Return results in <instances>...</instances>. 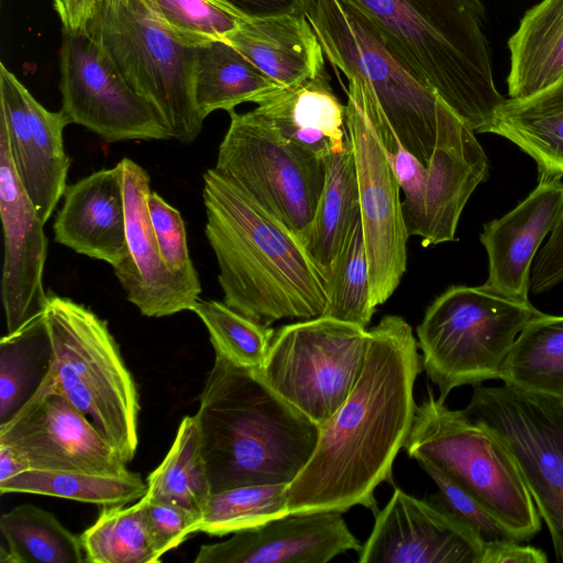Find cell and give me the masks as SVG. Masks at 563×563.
Returning a JSON list of instances; mask_svg holds the SVG:
<instances>
[{"label":"cell","instance_id":"cell-1","mask_svg":"<svg viewBox=\"0 0 563 563\" xmlns=\"http://www.w3.org/2000/svg\"><path fill=\"white\" fill-rule=\"evenodd\" d=\"M422 363L410 324L386 314L369 329L361 375L321 427L316 448L288 487V512H378L375 489L393 482V465L409 435L413 386Z\"/></svg>","mask_w":563,"mask_h":563},{"label":"cell","instance_id":"cell-2","mask_svg":"<svg viewBox=\"0 0 563 563\" xmlns=\"http://www.w3.org/2000/svg\"><path fill=\"white\" fill-rule=\"evenodd\" d=\"M202 177L224 303L265 325L322 316L325 283L299 236L213 167Z\"/></svg>","mask_w":563,"mask_h":563},{"label":"cell","instance_id":"cell-3","mask_svg":"<svg viewBox=\"0 0 563 563\" xmlns=\"http://www.w3.org/2000/svg\"><path fill=\"white\" fill-rule=\"evenodd\" d=\"M214 354L195 415L211 493L290 484L316 448L319 426L256 369Z\"/></svg>","mask_w":563,"mask_h":563},{"label":"cell","instance_id":"cell-4","mask_svg":"<svg viewBox=\"0 0 563 563\" xmlns=\"http://www.w3.org/2000/svg\"><path fill=\"white\" fill-rule=\"evenodd\" d=\"M476 133L505 101L494 80L481 0H347Z\"/></svg>","mask_w":563,"mask_h":563},{"label":"cell","instance_id":"cell-5","mask_svg":"<svg viewBox=\"0 0 563 563\" xmlns=\"http://www.w3.org/2000/svg\"><path fill=\"white\" fill-rule=\"evenodd\" d=\"M44 322L51 358L41 383L81 410L128 464L139 444L140 401L108 322L82 303L54 292L47 294Z\"/></svg>","mask_w":563,"mask_h":563},{"label":"cell","instance_id":"cell-6","mask_svg":"<svg viewBox=\"0 0 563 563\" xmlns=\"http://www.w3.org/2000/svg\"><path fill=\"white\" fill-rule=\"evenodd\" d=\"M307 19L330 64L364 87L399 142L426 165L448 104L347 0H312Z\"/></svg>","mask_w":563,"mask_h":563},{"label":"cell","instance_id":"cell-7","mask_svg":"<svg viewBox=\"0 0 563 563\" xmlns=\"http://www.w3.org/2000/svg\"><path fill=\"white\" fill-rule=\"evenodd\" d=\"M404 449L473 497L518 541L539 532L541 517L511 454L462 410L435 398L431 388L416 407Z\"/></svg>","mask_w":563,"mask_h":563},{"label":"cell","instance_id":"cell-8","mask_svg":"<svg viewBox=\"0 0 563 563\" xmlns=\"http://www.w3.org/2000/svg\"><path fill=\"white\" fill-rule=\"evenodd\" d=\"M85 31L152 104L170 139L198 137L205 121L195 98L198 46L173 35L142 0L97 2Z\"/></svg>","mask_w":563,"mask_h":563},{"label":"cell","instance_id":"cell-9","mask_svg":"<svg viewBox=\"0 0 563 563\" xmlns=\"http://www.w3.org/2000/svg\"><path fill=\"white\" fill-rule=\"evenodd\" d=\"M542 312L482 286H451L427 308L417 327L422 368L441 400L456 387L500 379L521 330Z\"/></svg>","mask_w":563,"mask_h":563},{"label":"cell","instance_id":"cell-10","mask_svg":"<svg viewBox=\"0 0 563 563\" xmlns=\"http://www.w3.org/2000/svg\"><path fill=\"white\" fill-rule=\"evenodd\" d=\"M369 330L320 316L275 331L262 368L264 382L321 427L356 384L366 357Z\"/></svg>","mask_w":563,"mask_h":563},{"label":"cell","instance_id":"cell-11","mask_svg":"<svg viewBox=\"0 0 563 563\" xmlns=\"http://www.w3.org/2000/svg\"><path fill=\"white\" fill-rule=\"evenodd\" d=\"M229 114L213 168L300 236L323 189L324 159L284 137L254 109Z\"/></svg>","mask_w":563,"mask_h":563},{"label":"cell","instance_id":"cell-12","mask_svg":"<svg viewBox=\"0 0 563 563\" xmlns=\"http://www.w3.org/2000/svg\"><path fill=\"white\" fill-rule=\"evenodd\" d=\"M462 411L511 454L563 563V399L475 385Z\"/></svg>","mask_w":563,"mask_h":563},{"label":"cell","instance_id":"cell-13","mask_svg":"<svg viewBox=\"0 0 563 563\" xmlns=\"http://www.w3.org/2000/svg\"><path fill=\"white\" fill-rule=\"evenodd\" d=\"M59 73L60 110L69 123L108 143L170 139L152 104L86 31L63 30Z\"/></svg>","mask_w":563,"mask_h":563},{"label":"cell","instance_id":"cell-14","mask_svg":"<svg viewBox=\"0 0 563 563\" xmlns=\"http://www.w3.org/2000/svg\"><path fill=\"white\" fill-rule=\"evenodd\" d=\"M345 126L355 158L371 298L377 308L393 296L406 272L409 235L398 180L358 96L351 88Z\"/></svg>","mask_w":563,"mask_h":563},{"label":"cell","instance_id":"cell-15","mask_svg":"<svg viewBox=\"0 0 563 563\" xmlns=\"http://www.w3.org/2000/svg\"><path fill=\"white\" fill-rule=\"evenodd\" d=\"M487 175L488 159L475 132L445 106L431 156L401 200L408 235L420 236L422 246L455 241L461 213Z\"/></svg>","mask_w":563,"mask_h":563},{"label":"cell","instance_id":"cell-16","mask_svg":"<svg viewBox=\"0 0 563 563\" xmlns=\"http://www.w3.org/2000/svg\"><path fill=\"white\" fill-rule=\"evenodd\" d=\"M0 443L11 446L30 470L95 474L129 471L88 417L44 383L0 424Z\"/></svg>","mask_w":563,"mask_h":563},{"label":"cell","instance_id":"cell-17","mask_svg":"<svg viewBox=\"0 0 563 563\" xmlns=\"http://www.w3.org/2000/svg\"><path fill=\"white\" fill-rule=\"evenodd\" d=\"M68 124L62 110H47L0 63V125L20 183L44 223L67 188L70 161L63 133Z\"/></svg>","mask_w":563,"mask_h":563},{"label":"cell","instance_id":"cell-18","mask_svg":"<svg viewBox=\"0 0 563 563\" xmlns=\"http://www.w3.org/2000/svg\"><path fill=\"white\" fill-rule=\"evenodd\" d=\"M360 563H481L485 541L439 503L395 487L378 510Z\"/></svg>","mask_w":563,"mask_h":563},{"label":"cell","instance_id":"cell-19","mask_svg":"<svg viewBox=\"0 0 563 563\" xmlns=\"http://www.w3.org/2000/svg\"><path fill=\"white\" fill-rule=\"evenodd\" d=\"M0 217L4 261L2 305L8 334L19 332L44 314L43 286L47 255L44 222L15 173L4 129L0 125Z\"/></svg>","mask_w":563,"mask_h":563},{"label":"cell","instance_id":"cell-20","mask_svg":"<svg viewBox=\"0 0 563 563\" xmlns=\"http://www.w3.org/2000/svg\"><path fill=\"white\" fill-rule=\"evenodd\" d=\"M118 165L123 179L129 256L113 273L128 301L150 318L191 311L201 292L175 276L161 257L147 207L152 192L148 173L128 157Z\"/></svg>","mask_w":563,"mask_h":563},{"label":"cell","instance_id":"cell-21","mask_svg":"<svg viewBox=\"0 0 563 563\" xmlns=\"http://www.w3.org/2000/svg\"><path fill=\"white\" fill-rule=\"evenodd\" d=\"M363 544L342 512L288 514L234 532L225 541L202 544L195 563H327Z\"/></svg>","mask_w":563,"mask_h":563},{"label":"cell","instance_id":"cell-22","mask_svg":"<svg viewBox=\"0 0 563 563\" xmlns=\"http://www.w3.org/2000/svg\"><path fill=\"white\" fill-rule=\"evenodd\" d=\"M563 206V181L539 177L538 186L501 218L483 225L479 240L488 256V291L529 302L530 274L544 238Z\"/></svg>","mask_w":563,"mask_h":563},{"label":"cell","instance_id":"cell-23","mask_svg":"<svg viewBox=\"0 0 563 563\" xmlns=\"http://www.w3.org/2000/svg\"><path fill=\"white\" fill-rule=\"evenodd\" d=\"M53 232L55 242L118 267L129 256L122 172L117 164L67 186Z\"/></svg>","mask_w":563,"mask_h":563},{"label":"cell","instance_id":"cell-24","mask_svg":"<svg viewBox=\"0 0 563 563\" xmlns=\"http://www.w3.org/2000/svg\"><path fill=\"white\" fill-rule=\"evenodd\" d=\"M227 42L279 88H296L324 69V53L307 15L242 20Z\"/></svg>","mask_w":563,"mask_h":563},{"label":"cell","instance_id":"cell-25","mask_svg":"<svg viewBox=\"0 0 563 563\" xmlns=\"http://www.w3.org/2000/svg\"><path fill=\"white\" fill-rule=\"evenodd\" d=\"M254 109L284 137L320 158L344 147L346 106L333 92L324 71L296 88L277 89Z\"/></svg>","mask_w":563,"mask_h":563},{"label":"cell","instance_id":"cell-26","mask_svg":"<svg viewBox=\"0 0 563 563\" xmlns=\"http://www.w3.org/2000/svg\"><path fill=\"white\" fill-rule=\"evenodd\" d=\"M486 133L507 139L532 157L539 177L562 178L563 76L527 97L505 99Z\"/></svg>","mask_w":563,"mask_h":563},{"label":"cell","instance_id":"cell-27","mask_svg":"<svg viewBox=\"0 0 563 563\" xmlns=\"http://www.w3.org/2000/svg\"><path fill=\"white\" fill-rule=\"evenodd\" d=\"M325 178L313 218L299 236L324 283L350 231L361 218L358 181L349 134L342 150L324 158Z\"/></svg>","mask_w":563,"mask_h":563},{"label":"cell","instance_id":"cell-28","mask_svg":"<svg viewBox=\"0 0 563 563\" xmlns=\"http://www.w3.org/2000/svg\"><path fill=\"white\" fill-rule=\"evenodd\" d=\"M510 98L532 95L563 76V0H542L508 40Z\"/></svg>","mask_w":563,"mask_h":563},{"label":"cell","instance_id":"cell-29","mask_svg":"<svg viewBox=\"0 0 563 563\" xmlns=\"http://www.w3.org/2000/svg\"><path fill=\"white\" fill-rule=\"evenodd\" d=\"M283 89L225 41L197 48L195 98L202 119L217 110L231 112L244 102L257 103Z\"/></svg>","mask_w":563,"mask_h":563},{"label":"cell","instance_id":"cell-30","mask_svg":"<svg viewBox=\"0 0 563 563\" xmlns=\"http://www.w3.org/2000/svg\"><path fill=\"white\" fill-rule=\"evenodd\" d=\"M500 380L563 399V316L542 312L526 324L505 361Z\"/></svg>","mask_w":563,"mask_h":563},{"label":"cell","instance_id":"cell-31","mask_svg":"<svg viewBox=\"0 0 563 563\" xmlns=\"http://www.w3.org/2000/svg\"><path fill=\"white\" fill-rule=\"evenodd\" d=\"M1 562L84 563L80 536L65 528L52 512L23 504L0 517Z\"/></svg>","mask_w":563,"mask_h":563},{"label":"cell","instance_id":"cell-32","mask_svg":"<svg viewBox=\"0 0 563 563\" xmlns=\"http://www.w3.org/2000/svg\"><path fill=\"white\" fill-rule=\"evenodd\" d=\"M146 485L147 498L202 516L212 493L196 416L183 418L169 451L147 476Z\"/></svg>","mask_w":563,"mask_h":563},{"label":"cell","instance_id":"cell-33","mask_svg":"<svg viewBox=\"0 0 563 563\" xmlns=\"http://www.w3.org/2000/svg\"><path fill=\"white\" fill-rule=\"evenodd\" d=\"M147 485L137 473L95 474L26 470L0 483V493H26L67 498L101 506L141 499Z\"/></svg>","mask_w":563,"mask_h":563},{"label":"cell","instance_id":"cell-34","mask_svg":"<svg viewBox=\"0 0 563 563\" xmlns=\"http://www.w3.org/2000/svg\"><path fill=\"white\" fill-rule=\"evenodd\" d=\"M86 562L155 563L161 561L152 542L144 496L134 505L102 506L96 521L81 534Z\"/></svg>","mask_w":563,"mask_h":563},{"label":"cell","instance_id":"cell-35","mask_svg":"<svg viewBox=\"0 0 563 563\" xmlns=\"http://www.w3.org/2000/svg\"><path fill=\"white\" fill-rule=\"evenodd\" d=\"M51 343L44 314L0 341V424L35 393L47 373Z\"/></svg>","mask_w":563,"mask_h":563},{"label":"cell","instance_id":"cell-36","mask_svg":"<svg viewBox=\"0 0 563 563\" xmlns=\"http://www.w3.org/2000/svg\"><path fill=\"white\" fill-rule=\"evenodd\" d=\"M327 306L322 316L366 328L372 303L368 264L361 218L350 231L325 278Z\"/></svg>","mask_w":563,"mask_h":563},{"label":"cell","instance_id":"cell-37","mask_svg":"<svg viewBox=\"0 0 563 563\" xmlns=\"http://www.w3.org/2000/svg\"><path fill=\"white\" fill-rule=\"evenodd\" d=\"M289 484L247 485L211 494L199 532L223 537L288 515Z\"/></svg>","mask_w":563,"mask_h":563},{"label":"cell","instance_id":"cell-38","mask_svg":"<svg viewBox=\"0 0 563 563\" xmlns=\"http://www.w3.org/2000/svg\"><path fill=\"white\" fill-rule=\"evenodd\" d=\"M191 311L206 325L214 353L245 368H262L274 329L238 312L224 301L199 298Z\"/></svg>","mask_w":563,"mask_h":563},{"label":"cell","instance_id":"cell-39","mask_svg":"<svg viewBox=\"0 0 563 563\" xmlns=\"http://www.w3.org/2000/svg\"><path fill=\"white\" fill-rule=\"evenodd\" d=\"M177 38L191 46L225 41L242 19L211 0H142Z\"/></svg>","mask_w":563,"mask_h":563},{"label":"cell","instance_id":"cell-40","mask_svg":"<svg viewBox=\"0 0 563 563\" xmlns=\"http://www.w3.org/2000/svg\"><path fill=\"white\" fill-rule=\"evenodd\" d=\"M153 232L166 267L198 291H202L187 243L185 222L180 212L155 191L147 199Z\"/></svg>","mask_w":563,"mask_h":563},{"label":"cell","instance_id":"cell-41","mask_svg":"<svg viewBox=\"0 0 563 563\" xmlns=\"http://www.w3.org/2000/svg\"><path fill=\"white\" fill-rule=\"evenodd\" d=\"M420 466L430 475L439 488V493L430 498L468 525L485 542L496 540L518 541L481 504L452 483L441 472L428 464Z\"/></svg>","mask_w":563,"mask_h":563},{"label":"cell","instance_id":"cell-42","mask_svg":"<svg viewBox=\"0 0 563 563\" xmlns=\"http://www.w3.org/2000/svg\"><path fill=\"white\" fill-rule=\"evenodd\" d=\"M147 529L157 554L179 547L190 534L199 532L201 516L180 506L153 500L144 495Z\"/></svg>","mask_w":563,"mask_h":563},{"label":"cell","instance_id":"cell-43","mask_svg":"<svg viewBox=\"0 0 563 563\" xmlns=\"http://www.w3.org/2000/svg\"><path fill=\"white\" fill-rule=\"evenodd\" d=\"M563 283V206L545 244L538 251L530 274V289L541 294Z\"/></svg>","mask_w":563,"mask_h":563},{"label":"cell","instance_id":"cell-44","mask_svg":"<svg viewBox=\"0 0 563 563\" xmlns=\"http://www.w3.org/2000/svg\"><path fill=\"white\" fill-rule=\"evenodd\" d=\"M242 20H256L287 14H305L312 0H216Z\"/></svg>","mask_w":563,"mask_h":563},{"label":"cell","instance_id":"cell-45","mask_svg":"<svg viewBox=\"0 0 563 563\" xmlns=\"http://www.w3.org/2000/svg\"><path fill=\"white\" fill-rule=\"evenodd\" d=\"M547 554L534 547L521 545L516 540H496L484 543L481 563H544Z\"/></svg>","mask_w":563,"mask_h":563},{"label":"cell","instance_id":"cell-46","mask_svg":"<svg viewBox=\"0 0 563 563\" xmlns=\"http://www.w3.org/2000/svg\"><path fill=\"white\" fill-rule=\"evenodd\" d=\"M63 30L85 31L91 14L93 0H53Z\"/></svg>","mask_w":563,"mask_h":563},{"label":"cell","instance_id":"cell-47","mask_svg":"<svg viewBox=\"0 0 563 563\" xmlns=\"http://www.w3.org/2000/svg\"><path fill=\"white\" fill-rule=\"evenodd\" d=\"M30 470L21 456L9 445L0 443V483Z\"/></svg>","mask_w":563,"mask_h":563},{"label":"cell","instance_id":"cell-48","mask_svg":"<svg viewBox=\"0 0 563 563\" xmlns=\"http://www.w3.org/2000/svg\"><path fill=\"white\" fill-rule=\"evenodd\" d=\"M100 1H107V0H93V5L97 3V2H100ZM92 5V7H93Z\"/></svg>","mask_w":563,"mask_h":563},{"label":"cell","instance_id":"cell-49","mask_svg":"<svg viewBox=\"0 0 563 563\" xmlns=\"http://www.w3.org/2000/svg\"><path fill=\"white\" fill-rule=\"evenodd\" d=\"M211 1H213V2H214V3H217V4H219L216 0H211ZM219 5H220V4H219ZM220 7H221V5H220ZM223 9H224V8H223Z\"/></svg>","mask_w":563,"mask_h":563}]
</instances>
